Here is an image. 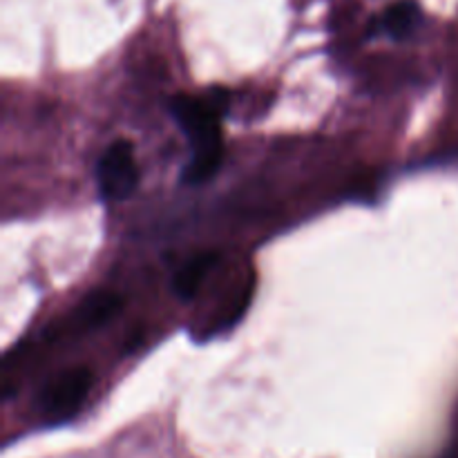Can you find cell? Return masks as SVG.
<instances>
[{"instance_id":"obj_1","label":"cell","mask_w":458,"mask_h":458,"mask_svg":"<svg viewBox=\"0 0 458 458\" xmlns=\"http://www.w3.org/2000/svg\"><path fill=\"white\" fill-rule=\"evenodd\" d=\"M170 114L191 146V159L183 168V183L199 186L217 174L224 161L222 110L215 98H197L179 94L170 98Z\"/></svg>"},{"instance_id":"obj_2","label":"cell","mask_w":458,"mask_h":458,"mask_svg":"<svg viewBox=\"0 0 458 458\" xmlns=\"http://www.w3.org/2000/svg\"><path fill=\"white\" fill-rule=\"evenodd\" d=\"M94 374L88 367H74L54 376L38 394V411L49 423H65L83 407Z\"/></svg>"},{"instance_id":"obj_3","label":"cell","mask_w":458,"mask_h":458,"mask_svg":"<svg viewBox=\"0 0 458 458\" xmlns=\"http://www.w3.org/2000/svg\"><path fill=\"white\" fill-rule=\"evenodd\" d=\"M139 173L134 148L128 139H119L103 152L97 164V188L106 201H123L137 191Z\"/></svg>"},{"instance_id":"obj_4","label":"cell","mask_w":458,"mask_h":458,"mask_svg":"<svg viewBox=\"0 0 458 458\" xmlns=\"http://www.w3.org/2000/svg\"><path fill=\"white\" fill-rule=\"evenodd\" d=\"M121 307H123L121 295L110 293V291H94L76 307L74 316H72V325L83 331L98 329L106 322H110L121 311Z\"/></svg>"},{"instance_id":"obj_5","label":"cell","mask_w":458,"mask_h":458,"mask_svg":"<svg viewBox=\"0 0 458 458\" xmlns=\"http://www.w3.org/2000/svg\"><path fill=\"white\" fill-rule=\"evenodd\" d=\"M423 22V9L416 0H396L385 9L378 27L394 40H407L419 31Z\"/></svg>"},{"instance_id":"obj_6","label":"cell","mask_w":458,"mask_h":458,"mask_svg":"<svg viewBox=\"0 0 458 458\" xmlns=\"http://www.w3.org/2000/svg\"><path fill=\"white\" fill-rule=\"evenodd\" d=\"M219 262V253L215 250H204V253H197L174 273L173 277V293L177 295L182 302H191L192 298L199 291L201 282L206 280V276L210 273V268Z\"/></svg>"}]
</instances>
